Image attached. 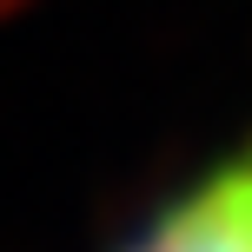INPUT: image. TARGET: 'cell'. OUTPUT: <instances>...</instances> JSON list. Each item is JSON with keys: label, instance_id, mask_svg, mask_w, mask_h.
Here are the masks:
<instances>
[{"label": "cell", "instance_id": "1", "mask_svg": "<svg viewBox=\"0 0 252 252\" xmlns=\"http://www.w3.org/2000/svg\"><path fill=\"white\" fill-rule=\"evenodd\" d=\"M133 252H252V153L226 159L186 199H173Z\"/></svg>", "mask_w": 252, "mask_h": 252}]
</instances>
